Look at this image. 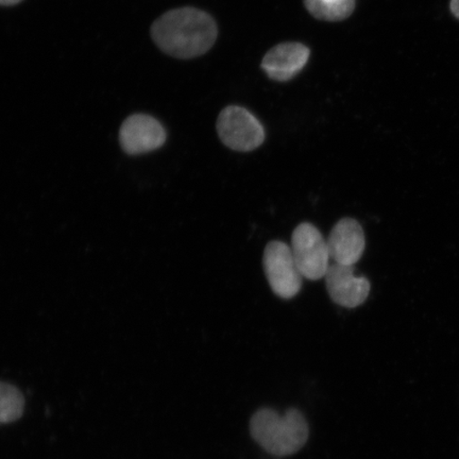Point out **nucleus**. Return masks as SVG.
I'll use <instances>...</instances> for the list:
<instances>
[{"mask_svg":"<svg viewBox=\"0 0 459 459\" xmlns=\"http://www.w3.org/2000/svg\"><path fill=\"white\" fill-rule=\"evenodd\" d=\"M25 401L20 390L0 382V422L17 420L24 411Z\"/></svg>","mask_w":459,"mask_h":459,"instance_id":"9b49d317","label":"nucleus"},{"mask_svg":"<svg viewBox=\"0 0 459 459\" xmlns=\"http://www.w3.org/2000/svg\"><path fill=\"white\" fill-rule=\"evenodd\" d=\"M252 437L273 455H294L306 445L308 426L299 411L290 410L283 416L272 410H262L252 418Z\"/></svg>","mask_w":459,"mask_h":459,"instance_id":"f03ea898","label":"nucleus"},{"mask_svg":"<svg viewBox=\"0 0 459 459\" xmlns=\"http://www.w3.org/2000/svg\"><path fill=\"white\" fill-rule=\"evenodd\" d=\"M309 55L311 51L306 45L296 42L278 44L263 57L262 68L274 82H290L307 65Z\"/></svg>","mask_w":459,"mask_h":459,"instance_id":"1a4fd4ad","label":"nucleus"},{"mask_svg":"<svg viewBox=\"0 0 459 459\" xmlns=\"http://www.w3.org/2000/svg\"><path fill=\"white\" fill-rule=\"evenodd\" d=\"M326 243L333 263L354 266L365 251L364 230L353 218H342L332 229Z\"/></svg>","mask_w":459,"mask_h":459,"instance_id":"6e6552de","label":"nucleus"},{"mask_svg":"<svg viewBox=\"0 0 459 459\" xmlns=\"http://www.w3.org/2000/svg\"><path fill=\"white\" fill-rule=\"evenodd\" d=\"M22 0H0V4L2 5H13L21 3Z\"/></svg>","mask_w":459,"mask_h":459,"instance_id":"ddd939ff","label":"nucleus"},{"mask_svg":"<svg viewBox=\"0 0 459 459\" xmlns=\"http://www.w3.org/2000/svg\"><path fill=\"white\" fill-rule=\"evenodd\" d=\"M152 37L163 53L192 59L213 48L218 28L213 17L195 8L169 11L153 22Z\"/></svg>","mask_w":459,"mask_h":459,"instance_id":"f257e3e1","label":"nucleus"},{"mask_svg":"<svg viewBox=\"0 0 459 459\" xmlns=\"http://www.w3.org/2000/svg\"><path fill=\"white\" fill-rule=\"evenodd\" d=\"M119 141L126 152L141 154L156 151L166 141V131L156 118L135 114L125 120Z\"/></svg>","mask_w":459,"mask_h":459,"instance_id":"0eeeda50","label":"nucleus"},{"mask_svg":"<svg viewBox=\"0 0 459 459\" xmlns=\"http://www.w3.org/2000/svg\"><path fill=\"white\" fill-rule=\"evenodd\" d=\"M290 249L303 278H325L331 257L328 243L317 228L309 222L300 223L292 232Z\"/></svg>","mask_w":459,"mask_h":459,"instance_id":"20e7f679","label":"nucleus"},{"mask_svg":"<svg viewBox=\"0 0 459 459\" xmlns=\"http://www.w3.org/2000/svg\"><path fill=\"white\" fill-rule=\"evenodd\" d=\"M263 268L274 295L289 300L299 294L303 277L289 245L280 240L268 243L264 250Z\"/></svg>","mask_w":459,"mask_h":459,"instance_id":"39448f33","label":"nucleus"},{"mask_svg":"<svg viewBox=\"0 0 459 459\" xmlns=\"http://www.w3.org/2000/svg\"><path fill=\"white\" fill-rule=\"evenodd\" d=\"M303 3L315 19L325 22L347 20L355 10V0H303Z\"/></svg>","mask_w":459,"mask_h":459,"instance_id":"9d476101","label":"nucleus"},{"mask_svg":"<svg viewBox=\"0 0 459 459\" xmlns=\"http://www.w3.org/2000/svg\"><path fill=\"white\" fill-rule=\"evenodd\" d=\"M326 290L338 306L354 308L363 304L370 292L369 281L355 277L354 266L332 263L325 275Z\"/></svg>","mask_w":459,"mask_h":459,"instance_id":"423d86ee","label":"nucleus"},{"mask_svg":"<svg viewBox=\"0 0 459 459\" xmlns=\"http://www.w3.org/2000/svg\"><path fill=\"white\" fill-rule=\"evenodd\" d=\"M451 13L459 20V0H451Z\"/></svg>","mask_w":459,"mask_h":459,"instance_id":"f8f14e48","label":"nucleus"},{"mask_svg":"<svg viewBox=\"0 0 459 459\" xmlns=\"http://www.w3.org/2000/svg\"><path fill=\"white\" fill-rule=\"evenodd\" d=\"M218 136L234 152H249L265 141V130L254 114L242 107L230 106L217 118Z\"/></svg>","mask_w":459,"mask_h":459,"instance_id":"7ed1b4c3","label":"nucleus"}]
</instances>
